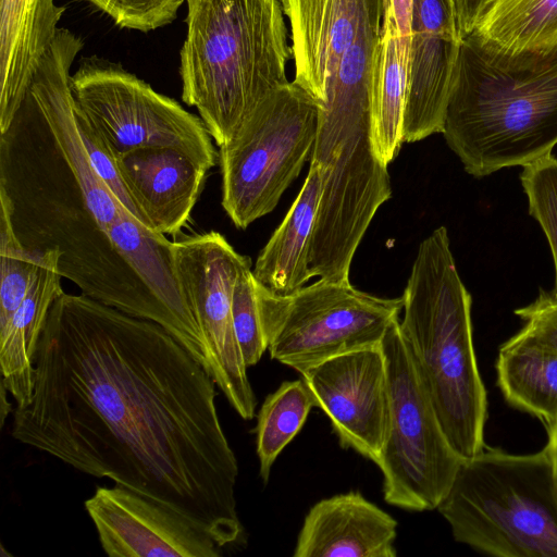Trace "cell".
Returning a JSON list of instances; mask_svg holds the SVG:
<instances>
[{
	"mask_svg": "<svg viewBox=\"0 0 557 557\" xmlns=\"http://www.w3.org/2000/svg\"><path fill=\"white\" fill-rule=\"evenodd\" d=\"M471 34L510 54L552 48L557 45V0H494Z\"/></svg>",
	"mask_w": 557,
	"mask_h": 557,
	"instance_id": "24",
	"label": "cell"
},
{
	"mask_svg": "<svg viewBox=\"0 0 557 557\" xmlns=\"http://www.w3.org/2000/svg\"><path fill=\"white\" fill-rule=\"evenodd\" d=\"M55 0H0V133L13 122L59 30Z\"/></svg>",
	"mask_w": 557,
	"mask_h": 557,
	"instance_id": "19",
	"label": "cell"
},
{
	"mask_svg": "<svg viewBox=\"0 0 557 557\" xmlns=\"http://www.w3.org/2000/svg\"><path fill=\"white\" fill-rule=\"evenodd\" d=\"M383 349L389 391V419L376 465L385 502L406 510L437 509L448 493L461 457L448 442L421 384L399 327L387 330Z\"/></svg>",
	"mask_w": 557,
	"mask_h": 557,
	"instance_id": "10",
	"label": "cell"
},
{
	"mask_svg": "<svg viewBox=\"0 0 557 557\" xmlns=\"http://www.w3.org/2000/svg\"><path fill=\"white\" fill-rule=\"evenodd\" d=\"M401 37H411L412 0H387Z\"/></svg>",
	"mask_w": 557,
	"mask_h": 557,
	"instance_id": "33",
	"label": "cell"
},
{
	"mask_svg": "<svg viewBox=\"0 0 557 557\" xmlns=\"http://www.w3.org/2000/svg\"><path fill=\"white\" fill-rule=\"evenodd\" d=\"M456 542L496 557H557V487L546 446L463 459L437 507Z\"/></svg>",
	"mask_w": 557,
	"mask_h": 557,
	"instance_id": "7",
	"label": "cell"
},
{
	"mask_svg": "<svg viewBox=\"0 0 557 557\" xmlns=\"http://www.w3.org/2000/svg\"><path fill=\"white\" fill-rule=\"evenodd\" d=\"M182 99L220 147L270 94L293 57L280 0H186Z\"/></svg>",
	"mask_w": 557,
	"mask_h": 557,
	"instance_id": "6",
	"label": "cell"
},
{
	"mask_svg": "<svg viewBox=\"0 0 557 557\" xmlns=\"http://www.w3.org/2000/svg\"><path fill=\"white\" fill-rule=\"evenodd\" d=\"M401 298L399 327L417 374L448 442L469 459L486 445L487 393L473 345L471 295L445 226L420 243Z\"/></svg>",
	"mask_w": 557,
	"mask_h": 557,
	"instance_id": "5",
	"label": "cell"
},
{
	"mask_svg": "<svg viewBox=\"0 0 557 557\" xmlns=\"http://www.w3.org/2000/svg\"><path fill=\"white\" fill-rule=\"evenodd\" d=\"M289 21L295 82L320 103L332 76L364 22L384 13L386 0H280Z\"/></svg>",
	"mask_w": 557,
	"mask_h": 557,
	"instance_id": "15",
	"label": "cell"
},
{
	"mask_svg": "<svg viewBox=\"0 0 557 557\" xmlns=\"http://www.w3.org/2000/svg\"><path fill=\"white\" fill-rule=\"evenodd\" d=\"M75 113L91 165L119 202L139 221L138 212L125 188L112 151L97 131L76 111Z\"/></svg>",
	"mask_w": 557,
	"mask_h": 557,
	"instance_id": "30",
	"label": "cell"
},
{
	"mask_svg": "<svg viewBox=\"0 0 557 557\" xmlns=\"http://www.w3.org/2000/svg\"><path fill=\"white\" fill-rule=\"evenodd\" d=\"M215 382L161 325L84 294L52 304L33 392L11 435L186 518L220 547L242 540L237 458Z\"/></svg>",
	"mask_w": 557,
	"mask_h": 557,
	"instance_id": "1",
	"label": "cell"
},
{
	"mask_svg": "<svg viewBox=\"0 0 557 557\" xmlns=\"http://www.w3.org/2000/svg\"><path fill=\"white\" fill-rule=\"evenodd\" d=\"M40 253L24 247L14 232L7 203L0 200V331L23 301Z\"/></svg>",
	"mask_w": 557,
	"mask_h": 557,
	"instance_id": "26",
	"label": "cell"
},
{
	"mask_svg": "<svg viewBox=\"0 0 557 557\" xmlns=\"http://www.w3.org/2000/svg\"><path fill=\"white\" fill-rule=\"evenodd\" d=\"M382 17L368 20L332 76L311 161L322 170L312 234V277L349 282L355 252L379 208L391 198L387 165L376 157L371 132V72Z\"/></svg>",
	"mask_w": 557,
	"mask_h": 557,
	"instance_id": "3",
	"label": "cell"
},
{
	"mask_svg": "<svg viewBox=\"0 0 557 557\" xmlns=\"http://www.w3.org/2000/svg\"><path fill=\"white\" fill-rule=\"evenodd\" d=\"M117 251L170 314L178 341L210 374L209 351L203 334L180 286L166 235L153 232L122 205L109 227Z\"/></svg>",
	"mask_w": 557,
	"mask_h": 557,
	"instance_id": "18",
	"label": "cell"
},
{
	"mask_svg": "<svg viewBox=\"0 0 557 557\" xmlns=\"http://www.w3.org/2000/svg\"><path fill=\"white\" fill-rule=\"evenodd\" d=\"M520 181L528 198L529 213L539 222L550 246L557 297V158L552 153L523 166Z\"/></svg>",
	"mask_w": 557,
	"mask_h": 557,
	"instance_id": "27",
	"label": "cell"
},
{
	"mask_svg": "<svg viewBox=\"0 0 557 557\" xmlns=\"http://www.w3.org/2000/svg\"><path fill=\"white\" fill-rule=\"evenodd\" d=\"M257 297L271 358L300 374L332 357L381 345L404 306L401 297L323 278L289 294L257 281Z\"/></svg>",
	"mask_w": 557,
	"mask_h": 557,
	"instance_id": "9",
	"label": "cell"
},
{
	"mask_svg": "<svg viewBox=\"0 0 557 557\" xmlns=\"http://www.w3.org/2000/svg\"><path fill=\"white\" fill-rule=\"evenodd\" d=\"M411 37H401L387 0L371 72V132L374 152L388 164L404 144V114Z\"/></svg>",
	"mask_w": 557,
	"mask_h": 557,
	"instance_id": "22",
	"label": "cell"
},
{
	"mask_svg": "<svg viewBox=\"0 0 557 557\" xmlns=\"http://www.w3.org/2000/svg\"><path fill=\"white\" fill-rule=\"evenodd\" d=\"M114 159L139 221L153 232L178 234L189 221L207 171L166 147L138 148Z\"/></svg>",
	"mask_w": 557,
	"mask_h": 557,
	"instance_id": "16",
	"label": "cell"
},
{
	"mask_svg": "<svg viewBox=\"0 0 557 557\" xmlns=\"http://www.w3.org/2000/svg\"><path fill=\"white\" fill-rule=\"evenodd\" d=\"M505 400L549 428L557 420V354L523 327L506 341L496 360Z\"/></svg>",
	"mask_w": 557,
	"mask_h": 557,
	"instance_id": "23",
	"label": "cell"
},
{
	"mask_svg": "<svg viewBox=\"0 0 557 557\" xmlns=\"http://www.w3.org/2000/svg\"><path fill=\"white\" fill-rule=\"evenodd\" d=\"M77 114L101 136L113 156L145 148H172L207 172L219 162L202 120L120 65L87 59L71 76Z\"/></svg>",
	"mask_w": 557,
	"mask_h": 557,
	"instance_id": "11",
	"label": "cell"
},
{
	"mask_svg": "<svg viewBox=\"0 0 557 557\" xmlns=\"http://www.w3.org/2000/svg\"><path fill=\"white\" fill-rule=\"evenodd\" d=\"M83 47L60 28L13 122L0 133V200L30 251L60 252L62 277L82 294L135 318L168 326L171 318L109 235L121 205L84 146L70 70Z\"/></svg>",
	"mask_w": 557,
	"mask_h": 557,
	"instance_id": "2",
	"label": "cell"
},
{
	"mask_svg": "<svg viewBox=\"0 0 557 557\" xmlns=\"http://www.w3.org/2000/svg\"><path fill=\"white\" fill-rule=\"evenodd\" d=\"M172 252L180 286L208 346L210 375L239 417L251 420L257 398L232 315L235 282L251 260L214 231L173 242Z\"/></svg>",
	"mask_w": 557,
	"mask_h": 557,
	"instance_id": "12",
	"label": "cell"
},
{
	"mask_svg": "<svg viewBox=\"0 0 557 557\" xmlns=\"http://www.w3.org/2000/svg\"><path fill=\"white\" fill-rule=\"evenodd\" d=\"M60 252H41L28 290L9 324L0 331L1 384L16 401L27 404L33 392V359L50 308L63 293Z\"/></svg>",
	"mask_w": 557,
	"mask_h": 557,
	"instance_id": "20",
	"label": "cell"
},
{
	"mask_svg": "<svg viewBox=\"0 0 557 557\" xmlns=\"http://www.w3.org/2000/svg\"><path fill=\"white\" fill-rule=\"evenodd\" d=\"M128 29L150 32L176 18L185 0H86Z\"/></svg>",
	"mask_w": 557,
	"mask_h": 557,
	"instance_id": "29",
	"label": "cell"
},
{
	"mask_svg": "<svg viewBox=\"0 0 557 557\" xmlns=\"http://www.w3.org/2000/svg\"><path fill=\"white\" fill-rule=\"evenodd\" d=\"M110 557H219L220 547L186 518L127 487L98 486L85 500Z\"/></svg>",
	"mask_w": 557,
	"mask_h": 557,
	"instance_id": "14",
	"label": "cell"
},
{
	"mask_svg": "<svg viewBox=\"0 0 557 557\" xmlns=\"http://www.w3.org/2000/svg\"><path fill=\"white\" fill-rule=\"evenodd\" d=\"M397 521L358 492L324 498L307 513L294 557H395Z\"/></svg>",
	"mask_w": 557,
	"mask_h": 557,
	"instance_id": "17",
	"label": "cell"
},
{
	"mask_svg": "<svg viewBox=\"0 0 557 557\" xmlns=\"http://www.w3.org/2000/svg\"><path fill=\"white\" fill-rule=\"evenodd\" d=\"M301 376L341 446L376 462L389 419L388 375L381 345L332 357Z\"/></svg>",
	"mask_w": 557,
	"mask_h": 557,
	"instance_id": "13",
	"label": "cell"
},
{
	"mask_svg": "<svg viewBox=\"0 0 557 557\" xmlns=\"http://www.w3.org/2000/svg\"><path fill=\"white\" fill-rule=\"evenodd\" d=\"M546 430L547 443L545 444V446L547 447L550 456L555 483L557 487V420Z\"/></svg>",
	"mask_w": 557,
	"mask_h": 557,
	"instance_id": "34",
	"label": "cell"
},
{
	"mask_svg": "<svg viewBox=\"0 0 557 557\" xmlns=\"http://www.w3.org/2000/svg\"><path fill=\"white\" fill-rule=\"evenodd\" d=\"M321 103L295 81L264 98L219 147L222 207L245 230L269 214L312 153Z\"/></svg>",
	"mask_w": 557,
	"mask_h": 557,
	"instance_id": "8",
	"label": "cell"
},
{
	"mask_svg": "<svg viewBox=\"0 0 557 557\" xmlns=\"http://www.w3.org/2000/svg\"><path fill=\"white\" fill-rule=\"evenodd\" d=\"M523 329L548 349L557 354V297L541 290L536 299L515 310Z\"/></svg>",
	"mask_w": 557,
	"mask_h": 557,
	"instance_id": "31",
	"label": "cell"
},
{
	"mask_svg": "<svg viewBox=\"0 0 557 557\" xmlns=\"http://www.w3.org/2000/svg\"><path fill=\"white\" fill-rule=\"evenodd\" d=\"M321 193L322 170L311 161L300 191L252 269L256 280L268 289L289 294L312 278L309 252Z\"/></svg>",
	"mask_w": 557,
	"mask_h": 557,
	"instance_id": "21",
	"label": "cell"
},
{
	"mask_svg": "<svg viewBox=\"0 0 557 557\" xmlns=\"http://www.w3.org/2000/svg\"><path fill=\"white\" fill-rule=\"evenodd\" d=\"M313 407L315 399L304 379L283 382L264 399L255 429L259 474L264 483L277 456L301 430Z\"/></svg>",
	"mask_w": 557,
	"mask_h": 557,
	"instance_id": "25",
	"label": "cell"
},
{
	"mask_svg": "<svg viewBox=\"0 0 557 557\" xmlns=\"http://www.w3.org/2000/svg\"><path fill=\"white\" fill-rule=\"evenodd\" d=\"M232 315L236 337L246 366L257 364L264 351L268 341L264 333L258 297L257 280L251 265L238 274L233 289Z\"/></svg>",
	"mask_w": 557,
	"mask_h": 557,
	"instance_id": "28",
	"label": "cell"
},
{
	"mask_svg": "<svg viewBox=\"0 0 557 557\" xmlns=\"http://www.w3.org/2000/svg\"><path fill=\"white\" fill-rule=\"evenodd\" d=\"M467 173L525 166L557 145V45L510 54L461 39L444 131Z\"/></svg>",
	"mask_w": 557,
	"mask_h": 557,
	"instance_id": "4",
	"label": "cell"
},
{
	"mask_svg": "<svg viewBox=\"0 0 557 557\" xmlns=\"http://www.w3.org/2000/svg\"><path fill=\"white\" fill-rule=\"evenodd\" d=\"M459 38L470 35L494 0H451Z\"/></svg>",
	"mask_w": 557,
	"mask_h": 557,
	"instance_id": "32",
	"label": "cell"
}]
</instances>
